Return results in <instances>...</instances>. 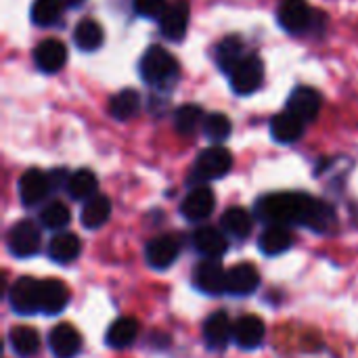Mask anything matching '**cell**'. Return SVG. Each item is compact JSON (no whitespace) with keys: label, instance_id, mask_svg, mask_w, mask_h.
<instances>
[{"label":"cell","instance_id":"obj_1","mask_svg":"<svg viewBox=\"0 0 358 358\" xmlns=\"http://www.w3.org/2000/svg\"><path fill=\"white\" fill-rule=\"evenodd\" d=\"M256 214L268 224H304L317 233H325L336 222L329 203L306 193H273L258 201Z\"/></svg>","mask_w":358,"mask_h":358},{"label":"cell","instance_id":"obj_2","mask_svg":"<svg viewBox=\"0 0 358 358\" xmlns=\"http://www.w3.org/2000/svg\"><path fill=\"white\" fill-rule=\"evenodd\" d=\"M141 78L151 86H168L178 76V63L164 46H149L141 59Z\"/></svg>","mask_w":358,"mask_h":358},{"label":"cell","instance_id":"obj_3","mask_svg":"<svg viewBox=\"0 0 358 358\" xmlns=\"http://www.w3.org/2000/svg\"><path fill=\"white\" fill-rule=\"evenodd\" d=\"M231 168H233L231 151L220 145H214L197 155L193 172H191L193 174L191 180H216V178L227 176Z\"/></svg>","mask_w":358,"mask_h":358},{"label":"cell","instance_id":"obj_4","mask_svg":"<svg viewBox=\"0 0 358 358\" xmlns=\"http://www.w3.org/2000/svg\"><path fill=\"white\" fill-rule=\"evenodd\" d=\"M264 82V63L256 55H248L231 73V86L237 94H252Z\"/></svg>","mask_w":358,"mask_h":358},{"label":"cell","instance_id":"obj_5","mask_svg":"<svg viewBox=\"0 0 358 358\" xmlns=\"http://www.w3.org/2000/svg\"><path fill=\"white\" fill-rule=\"evenodd\" d=\"M40 229L31 220H21L10 227L6 235V245L8 252L17 258H29L40 250Z\"/></svg>","mask_w":358,"mask_h":358},{"label":"cell","instance_id":"obj_6","mask_svg":"<svg viewBox=\"0 0 358 358\" xmlns=\"http://www.w3.org/2000/svg\"><path fill=\"white\" fill-rule=\"evenodd\" d=\"M279 25L289 34H304L315 23V13L306 0H283L277 13Z\"/></svg>","mask_w":358,"mask_h":358},{"label":"cell","instance_id":"obj_7","mask_svg":"<svg viewBox=\"0 0 358 358\" xmlns=\"http://www.w3.org/2000/svg\"><path fill=\"white\" fill-rule=\"evenodd\" d=\"M8 302L19 315H34L40 310V281L34 277H19L8 292Z\"/></svg>","mask_w":358,"mask_h":358},{"label":"cell","instance_id":"obj_8","mask_svg":"<svg viewBox=\"0 0 358 358\" xmlns=\"http://www.w3.org/2000/svg\"><path fill=\"white\" fill-rule=\"evenodd\" d=\"M193 283L197 289L210 296H220L227 292V271L222 268L220 260H203L195 266Z\"/></svg>","mask_w":358,"mask_h":358},{"label":"cell","instance_id":"obj_9","mask_svg":"<svg viewBox=\"0 0 358 358\" xmlns=\"http://www.w3.org/2000/svg\"><path fill=\"white\" fill-rule=\"evenodd\" d=\"M178 254H180V241L174 235L155 237V239H151L147 243V250H145V256H147L149 266H153L157 271L170 268L176 262Z\"/></svg>","mask_w":358,"mask_h":358},{"label":"cell","instance_id":"obj_10","mask_svg":"<svg viewBox=\"0 0 358 358\" xmlns=\"http://www.w3.org/2000/svg\"><path fill=\"white\" fill-rule=\"evenodd\" d=\"M189 15H191L189 0H176L174 4H168V8L159 17L162 34L174 42L182 40L187 34V27H189Z\"/></svg>","mask_w":358,"mask_h":358},{"label":"cell","instance_id":"obj_11","mask_svg":"<svg viewBox=\"0 0 358 358\" xmlns=\"http://www.w3.org/2000/svg\"><path fill=\"white\" fill-rule=\"evenodd\" d=\"M216 208V197L212 193L210 187H195L189 191V195L185 197L182 206H180V212L187 220L191 222H199V220H206Z\"/></svg>","mask_w":358,"mask_h":358},{"label":"cell","instance_id":"obj_12","mask_svg":"<svg viewBox=\"0 0 358 358\" xmlns=\"http://www.w3.org/2000/svg\"><path fill=\"white\" fill-rule=\"evenodd\" d=\"M321 94L310 88V86H300L292 92L289 101H287V111H292L296 117H300L304 124L315 122L319 111H321Z\"/></svg>","mask_w":358,"mask_h":358},{"label":"cell","instance_id":"obj_13","mask_svg":"<svg viewBox=\"0 0 358 358\" xmlns=\"http://www.w3.org/2000/svg\"><path fill=\"white\" fill-rule=\"evenodd\" d=\"M48 346L57 358H73L82 348V336L73 325L59 323L48 336Z\"/></svg>","mask_w":358,"mask_h":358},{"label":"cell","instance_id":"obj_14","mask_svg":"<svg viewBox=\"0 0 358 358\" xmlns=\"http://www.w3.org/2000/svg\"><path fill=\"white\" fill-rule=\"evenodd\" d=\"M260 285V273L254 264L241 262L227 271V292L233 296H250Z\"/></svg>","mask_w":358,"mask_h":358},{"label":"cell","instance_id":"obj_15","mask_svg":"<svg viewBox=\"0 0 358 358\" xmlns=\"http://www.w3.org/2000/svg\"><path fill=\"white\" fill-rule=\"evenodd\" d=\"M264 336H266L264 321L256 315H243L233 325V338H235L237 346H241L245 350L258 348L262 344Z\"/></svg>","mask_w":358,"mask_h":358},{"label":"cell","instance_id":"obj_16","mask_svg":"<svg viewBox=\"0 0 358 358\" xmlns=\"http://www.w3.org/2000/svg\"><path fill=\"white\" fill-rule=\"evenodd\" d=\"M34 61H36L38 69H42L46 73H55V71L63 69V65L67 61V48L57 38L42 40L34 50Z\"/></svg>","mask_w":358,"mask_h":358},{"label":"cell","instance_id":"obj_17","mask_svg":"<svg viewBox=\"0 0 358 358\" xmlns=\"http://www.w3.org/2000/svg\"><path fill=\"white\" fill-rule=\"evenodd\" d=\"M48 191H50V182L42 170L31 168L19 178V197H21V203L27 208L38 206L48 195Z\"/></svg>","mask_w":358,"mask_h":358},{"label":"cell","instance_id":"obj_18","mask_svg":"<svg viewBox=\"0 0 358 358\" xmlns=\"http://www.w3.org/2000/svg\"><path fill=\"white\" fill-rule=\"evenodd\" d=\"M193 248L206 256V260H218L220 256L227 254L229 250V241L227 237L212 227H201L193 233Z\"/></svg>","mask_w":358,"mask_h":358},{"label":"cell","instance_id":"obj_19","mask_svg":"<svg viewBox=\"0 0 358 358\" xmlns=\"http://www.w3.org/2000/svg\"><path fill=\"white\" fill-rule=\"evenodd\" d=\"M203 338H206V344L212 348V350H222L229 346L231 338H233V323L229 319L227 313H214L208 317L206 325H203Z\"/></svg>","mask_w":358,"mask_h":358},{"label":"cell","instance_id":"obj_20","mask_svg":"<svg viewBox=\"0 0 358 358\" xmlns=\"http://www.w3.org/2000/svg\"><path fill=\"white\" fill-rule=\"evenodd\" d=\"M69 302V289L59 279L40 281V310L46 315H59Z\"/></svg>","mask_w":358,"mask_h":358},{"label":"cell","instance_id":"obj_21","mask_svg":"<svg viewBox=\"0 0 358 358\" xmlns=\"http://www.w3.org/2000/svg\"><path fill=\"white\" fill-rule=\"evenodd\" d=\"M271 134L277 143H296L304 134V122L292 111H281L271 122Z\"/></svg>","mask_w":358,"mask_h":358},{"label":"cell","instance_id":"obj_22","mask_svg":"<svg viewBox=\"0 0 358 358\" xmlns=\"http://www.w3.org/2000/svg\"><path fill=\"white\" fill-rule=\"evenodd\" d=\"M292 241H294V237H292V233H289L285 227H281V224H271V227H266L264 233L260 235L258 248H260V252L266 254V256H279V254H283V252H287V250L292 248Z\"/></svg>","mask_w":358,"mask_h":358},{"label":"cell","instance_id":"obj_23","mask_svg":"<svg viewBox=\"0 0 358 358\" xmlns=\"http://www.w3.org/2000/svg\"><path fill=\"white\" fill-rule=\"evenodd\" d=\"M243 40L239 36H227L216 46V63L224 73H233V69L243 61Z\"/></svg>","mask_w":358,"mask_h":358},{"label":"cell","instance_id":"obj_24","mask_svg":"<svg viewBox=\"0 0 358 358\" xmlns=\"http://www.w3.org/2000/svg\"><path fill=\"white\" fill-rule=\"evenodd\" d=\"M82 252V243L78 239V235L73 233H59L50 239L48 243V256L55 260V262H73Z\"/></svg>","mask_w":358,"mask_h":358},{"label":"cell","instance_id":"obj_25","mask_svg":"<svg viewBox=\"0 0 358 358\" xmlns=\"http://www.w3.org/2000/svg\"><path fill=\"white\" fill-rule=\"evenodd\" d=\"M136 336H138V321L132 317H120L109 325L105 340L111 348H128L136 340Z\"/></svg>","mask_w":358,"mask_h":358},{"label":"cell","instance_id":"obj_26","mask_svg":"<svg viewBox=\"0 0 358 358\" xmlns=\"http://www.w3.org/2000/svg\"><path fill=\"white\" fill-rule=\"evenodd\" d=\"M111 216V201L107 195H94L92 199L84 201L80 220L86 229H99L103 227Z\"/></svg>","mask_w":358,"mask_h":358},{"label":"cell","instance_id":"obj_27","mask_svg":"<svg viewBox=\"0 0 358 358\" xmlns=\"http://www.w3.org/2000/svg\"><path fill=\"white\" fill-rule=\"evenodd\" d=\"M8 342L15 355L23 358L34 357L40 350V336L27 325H17L8 331Z\"/></svg>","mask_w":358,"mask_h":358},{"label":"cell","instance_id":"obj_28","mask_svg":"<svg viewBox=\"0 0 358 358\" xmlns=\"http://www.w3.org/2000/svg\"><path fill=\"white\" fill-rule=\"evenodd\" d=\"M103 27L94 19H82L73 29V42L80 50L92 52L103 44Z\"/></svg>","mask_w":358,"mask_h":358},{"label":"cell","instance_id":"obj_29","mask_svg":"<svg viewBox=\"0 0 358 358\" xmlns=\"http://www.w3.org/2000/svg\"><path fill=\"white\" fill-rule=\"evenodd\" d=\"M96 189H99V180L94 176L92 170H78L69 176V182H67V191L73 199L78 201H88L96 195Z\"/></svg>","mask_w":358,"mask_h":358},{"label":"cell","instance_id":"obj_30","mask_svg":"<svg viewBox=\"0 0 358 358\" xmlns=\"http://www.w3.org/2000/svg\"><path fill=\"white\" fill-rule=\"evenodd\" d=\"M220 224H222V229H224L231 237H235V239H245V237L252 233V227H254V224H252L250 212L243 210V208H229V210L222 214Z\"/></svg>","mask_w":358,"mask_h":358},{"label":"cell","instance_id":"obj_31","mask_svg":"<svg viewBox=\"0 0 358 358\" xmlns=\"http://www.w3.org/2000/svg\"><path fill=\"white\" fill-rule=\"evenodd\" d=\"M138 107H141V94L134 88H124L111 99L109 113L115 120H130L132 115H136Z\"/></svg>","mask_w":358,"mask_h":358},{"label":"cell","instance_id":"obj_32","mask_svg":"<svg viewBox=\"0 0 358 358\" xmlns=\"http://www.w3.org/2000/svg\"><path fill=\"white\" fill-rule=\"evenodd\" d=\"M63 2L61 0H34L31 4V21L40 27H48L59 21Z\"/></svg>","mask_w":358,"mask_h":358},{"label":"cell","instance_id":"obj_33","mask_svg":"<svg viewBox=\"0 0 358 358\" xmlns=\"http://www.w3.org/2000/svg\"><path fill=\"white\" fill-rule=\"evenodd\" d=\"M203 124V111L197 105H182L174 113V126L180 134H193Z\"/></svg>","mask_w":358,"mask_h":358},{"label":"cell","instance_id":"obj_34","mask_svg":"<svg viewBox=\"0 0 358 358\" xmlns=\"http://www.w3.org/2000/svg\"><path fill=\"white\" fill-rule=\"evenodd\" d=\"M231 130H233V124L224 113L216 111V113H210V115L203 117V134L214 143H220V141L229 138Z\"/></svg>","mask_w":358,"mask_h":358},{"label":"cell","instance_id":"obj_35","mask_svg":"<svg viewBox=\"0 0 358 358\" xmlns=\"http://www.w3.org/2000/svg\"><path fill=\"white\" fill-rule=\"evenodd\" d=\"M69 220H71V212H69V208H67L63 201H52V203H48V206L40 212V222H42L46 229L59 231V229L67 227Z\"/></svg>","mask_w":358,"mask_h":358},{"label":"cell","instance_id":"obj_36","mask_svg":"<svg viewBox=\"0 0 358 358\" xmlns=\"http://www.w3.org/2000/svg\"><path fill=\"white\" fill-rule=\"evenodd\" d=\"M166 8V0H134V10L149 19H159Z\"/></svg>","mask_w":358,"mask_h":358},{"label":"cell","instance_id":"obj_37","mask_svg":"<svg viewBox=\"0 0 358 358\" xmlns=\"http://www.w3.org/2000/svg\"><path fill=\"white\" fill-rule=\"evenodd\" d=\"M48 182H50V191H57L61 187L67 189V182H69V176H67V170L63 168H57L48 174Z\"/></svg>","mask_w":358,"mask_h":358},{"label":"cell","instance_id":"obj_38","mask_svg":"<svg viewBox=\"0 0 358 358\" xmlns=\"http://www.w3.org/2000/svg\"><path fill=\"white\" fill-rule=\"evenodd\" d=\"M61 2H63V6H67V8H78V6L84 4V0H61Z\"/></svg>","mask_w":358,"mask_h":358}]
</instances>
